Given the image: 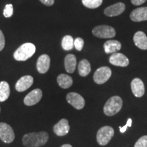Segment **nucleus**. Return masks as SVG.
<instances>
[{
  "mask_svg": "<svg viewBox=\"0 0 147 147\" xmlns=\"http://www.w3.org/2000/svg\"><path fill=\"white\" fill-rule=\"evenodd\" d=\"M49 134L46 131L27 134L23 137V144L26 147H40L49 140Z\"/></svg>",
  "mask_w": 147,
  "mask_h": 147,
  "instance_id": "nucleus-1",
  "label": "nucleus"
},
{
  "mask_svg": "<svg viewBox=\"0 0 147 147\" xmlns=\"http://www.w3.org/2000/svg\"><path fill=\"white\" fill-rule=\"evenodd\" d=\"M36 46L32 43H25L22 45L14 53V58L16 61H24L32 57L36 53Z\"/></svg>",
  "mask_w": 147,
  "mask_h": 147,
  "instance_id": "nucleus-2",
  "label": "nucleus"
},
{
  "mask_svg": "<svg viewBox=\"0 0 147 147\" xmlns=\"http://www.w3.org/2000/svg\"><path fill=\"white\" fill-rule=\"evenodd\" d=\"M122 106V99L119 96H113L109 98L104 105V113L107 116H113L120 111Z\"/></svg>",
  "mask_w": 147,
  "mask_h": 147,
  "instance_id": "nucleus-3",
  "label": "nucleus"
},
{
  "mask_svg": "<svg viewBox=\"0 0 147 147\" xmlns=\"http://www.w3.org/2000/svg\"><path fill=\"white\" fill-rule=\"evenodd\" d=\"M115 131L112 127L104 126L98 130L97 133V141L99 144L104 146L110 142L113 137Z\"/></svg>",
  "mask_w": 147,
  "mask_h": 147,
  "instance_id": "nucleus-4",
  "label": "nucleus"
},
{
  "mask_svg": "<svg viewBox=\"0 0 147 147\" xmlns=\"http://www.w3.org/2000/svg\"><path fill=\"white\" fill-rule=\"evenodd\" d=\"M92 33L95 37L99 38H112L116 35L115 29L108 25H99L92 30Z\"/></svg>",
  "mask_w": 147,
  "mask_h": 147,
  "instance_id": "nucleus-5",
  "label": "nucleus"
},
{
  "mask_svg": "<svg viewBox=\"0 0 147 147\" xmlns=\"http://www.w3.org/2000/svg\"><path fill=\"white\" fill-rule=\"evenodd\" d=\"M112 75V71L110 67L104 66L98 68L93 75V80L95 83L102 84L107 82Z\"/></svg>",
  "mask_w": 147,
  "mask_h": 147,
  "instance_id": "nucleus-6",
  "label": "nucleus"
},
{
  "mask_svg": "<svg viewBox=\"0 0 147 147\" xmlns=\"http://www.w3.org/2000/svg\"><path fill=\"white\" fill-rule=\"evenodd\" d=\"M15 138L13 129L8 124L0 123V139L5 143H11Z\"/></svg>",
  "mask_w": 147,
  "mask_h": 147,
  "instance_id": "nucleus-7",
  "label": "nucleus"
},
{
  "mask_svg": "<svg viewBox=\"0 0 147 147\" xmlns=\"http://www.w3.org/2000/svg\"><path fill=\"white\" fill-rule=\"evenodd\" d=\"M66 100L70 105L77 110L82 109L85 105L84 99L80 94L75 92L69 93L66 96Z\"/></svg>",
  "mask_w": 147,
  "mask_h": 147,
  "instance_id": "nucleus-8",
  "label": "nucleus"
},
{
  "mask_svg": "<svg viewBox=\"0 0 147 147\" xmlns=\"http://www.w3.org/2000/svg\"><path fill=\"white\" fill-rule=\"evenodd\" d=\"M42 97V91L40 89H36L29 92L24 99V104L26 106H31L36 105L41 100Z\"/></svg>",
  "mask_w": 147,
  "mask_h": 147,
  "instance_id": "nucleus-9",
  "label": "nucleus"
},
{
  "mask_svg": "<svg viewBox=\"0 0 147 147\" xmlns=\"http://www.w3.org/2000/svg\"><path fill=\"white\" fill-rule=\"evenodd\" d=\"M109 62L115 66L127 67L129 63L128 58L122 53H115L109 58Z\"/></svg>",
  "mask_w": 147,
  "mask_h": 147,
  "instance_id": "nucleus-10",
  "label": "nucleus"
},
{
  "mask_svg": "<svg viewBox=\"0 0 147 147\" xmlns=\"http://www.w3.org/2000/svg\"><path fill=\"white\" fill-rule=\"evenodd\" d=\"M69 125L68 121L65 119H62L53 127L54 133L58 136H63L67 135L69 131Z\"/></svg>",
  "mask_w": 147,
  "mask_h": 147,
  "instance_id": "nucleus-11",
  "label": "nucleus"
},
{
  "mask_svg": "<svg viewBox=\"0 0 147 147\" xmlns=\"http://www.w3.org/2000/svg\"><path fill=\"white\" fill-rule=\"evenodd\" d=\"M125 10V5L122 2H119L108 6L104 10V14L108 16H117L120 15Z\"/></svg>",
  "mask_w": 147,
  "mask_h": 147,
  "instance_id": "nucleus-12",
  "label": "nucleus"
},
{
  "mask_svg": "<svg viewBox=\"0 0 147 147\" xmlns=\"http://www.w3.org/2000/svg\"><path fill=\"white\" fill-rule=\"evenodd\" d=\"M33 83H34V78L32 76L29 75L24 76L16 82L15 85L16 90L18 92H23L28 89Z\"/></svg>",
  "mask_w": 147,
  "mask_h": 147,
  "instance_id": "nucleus-13",
  "label": "nucleus"
},
{
  "mask_svg": "<svg viewBox=\"0 0 147 147\" xmlns=\"http://www.w3.org/2000/svg\"><path fill=\"white\" fill-rule=\"evenodd\" d=\"M131 88L133 94L137 97L143 96L145 92L144 84L141 79L138 78H134L131 81Z\"/></svg>",
  "mask_w": 147,
  "mask_h": 147,
  "instance_id": "nucleus-14",
  "label": "nucleus"
},
{
  "mask_svg": "<svg viewBox=\"0 0 147 147\" xmlns=\"http://www.w3.org/2000/svg\"><path fill=\"white\" fill-rule=\"evenodd\" d=\"M51 59L48 55H42L38 58L37 61V69L40 74H45L47 72L50 67Z\"/></svg>",
  "mask_w": 147,
  "mask_h": 147,
  "instance_id": "nucleus-15",
  "label": "nucleus"
},
{
  "mask_svg": "<svg viewBox=\"0 0 147 147\" xmlns=\"http://www.w3.org/2000/svg\"><path fill=\"white\" fill-rule=\"evenodd\" d=\"M130 18L134 22L147 21V7H142L134 10L130 14Z\"/></svg>",
  "mask_w": 147,
  "mask_h": 147,
  "instance_id": "nucleus-16",
  "label": "nucleus"
},
{
  "mask_svg": "<svg viewBox=\"0 0 147 147\" xmlns=\"http://www.w3.org/2000/svg\"><path fill=\"white\" fill-rule=\"evenodd\" d=\"M134 42L138 48L142 50H147V36L144 32H138L134 34Z\"/></svg>",
  "mask_w": 147,
  "mask_h": 147,
  "instance_id": "nucleus-17",
  "label": "nucleus"
},
{
  "mask_svg": "<svg viewBox=\"0 0 147 147\" xmlns=\"http://www.w3.org/2000/svg\"><path fill=\"white\" fill-rule=\"evenodd\" d=\"M104 51L107 54L115 53L121 49V44L117 40H110L106 41L104 45Z\"/></svg>",
  "mask_w": 147,
  "mask_h": 147,
  "instance_id": "nucleus-18",
  "label": "nucleus"
},
{
  "mask_svg": "<svg viewBox=\"0 0 147 147\" xmlns=\"http://www.w3.org/2000/svg\"><path fill=\"white\" fill-rule=\"evenodd\" d=\"M65 68L68 73H73L75 71L76 67V57L74 55L69 54L65 57Z\"/></svg>",
  "mask_w": 147,
  "mask_h": 147,
  "instance_id": "nucleus-19",
  "label": "nucleus"
},
{
  "mask_svg": "<svg viewBox=\"0 0 147 147\" xmlns=\"http://www.w3.org/2000/svg\"><path fill=\"white\" fill-rule=\"evenodd\" d=\"M57 83L63 89H68L73 84V80L71 76L61 74L57 76Z\"/></svg>",
  "mask_w": 147,
  "mask_h": 147,
  "instance_id": "nucleus-20",
  "label": "nucleus"
},
{
  "mask_svg": "<svg viewBox=\"0 0 147 147\" xmlns=\"http://www.w3.org/2000/svg\"><path fill=\"white\" fill-rule=\"evenodd\" d=\"M78 73L80 76H87L91 72V64L87 59H82L78 63Z\"/></svg>",
  "mask_w": 147,
  "mask_h": 147,
  "instance_id": "nucleus-21",
  "label": "nucleus"
},
{
  "mask_svg": "<svg viewBox=\"0 0 147 147\" xmlns=\"http://www.w3.org/2000/svg\"><path fill=\"white\" fill-rule=\"evenodd\" d=\"M10 89L9 84L6 81L0 82V102H3L8 100L10 96Z\"/></svg>",
  "mask_w": 147,
  "mask_h": 147,
  "instance_id": "nucleus-22",
  "label": "nucleus"
},
{
  "mask_svg": "<svg viewBox=\"0 0 147 147\" xmlns=\"http://www.w3.org/2000/svg\"><path fill=\"white\" fill-rule=\"evenodd\" d=\"M74 40L73 38L71 36H64L61 41L62 48L65 51H70L73 49L74 47Z\"/></svg>",
  "mask_w": 147,
  "mask_h": 147,
  "instance_id": "nucleus-23",
  "label": "nucleus"
},
{
  "mask_svg": "<svg viewBox=\"0 0 147 147\" xmlns=\"http://www.w3.org/2000/svg\"><path fill=\"white\" fill-rule=\"evenodd\" d=\"M103 0H82V2L85 7L88 8L94 9L100 7L102 5Z\"/></svg>",
  "mask_w": 147,
  "mask_h": 147,
  "instance_id": "nucleus-24",
  "label": "nucleus"
},
{
  "mask_svg": "<svg viewBox=\"0 0 147 147\" xmlns=\"http://www.w3.org/2000/svg\"><path fill=\"white\" fill-rule=\"evenodd\" d=\"M13 5L12 4H7L5 5L4 10H3V15L5 18L11 17L13 14Z\"/></svg>",
  "mask_w": 147,
  "mask_h": 147,
  "instance_id": "nucleus-25",
  "label": "nucleus"
},
{
  "mask_svg": "<svg viewBox=\"0 0 147 147\" xmlns=\"http://www.w3.org/2000/svg\"><path fill=\"white\" fill-rule=\"evenodd\" d=\"M74 46L76 48V50L78 51H82V48L84 47V40L81 38H77L74 41Z\"/></svg>",
  "mask_w": 147,
  "mask_h": 147,
  "instance_id": "nucleus-26",
  "label": "nucleus"
},
{
  "mask_svg": "<svg viewBox=\"0 0 147 147\" xmlns=\"http://www.w3.org/2000/svg\"><path fill=\"white\" fill-rule=\"evenodd\" d=\"M134 147H147V136H144L139 138Z\"/></svg>",
  "mask_w": 147,
  "mask_h": 147,
  "instance_id": "nucleus-27",
  "label": "nucleus"
},
{
  "mask_svg": "<svg viewBox=\"0 0 147 147\" xmlns=\"http://www.w3.org/2000/svg\"><path fill=\"white\" fill-rule=\"evenodd\" d=\"M132 123V120L131 119H129L127 122L125 124V125L123 127H119V129H120V131L121 133H125L128 127H131Z\"/></svg>",
  "mask_w": 147,
  "mask_h": 147,
  "instance_id": "nucleus-28",
  "label": "nucleus"
},
{
  "mask_svg": "<svg viewBox=\"0 0 147 147\" xmlns=\"http://www.w3.org/2000/svg\"><path fill=\"white\" fill-rule=\"evenodd\" d=\"M5 47V38L3 32L0 30V51L3 50Z\"/></svg>",
  "mask_w": 147,
  "mask_h": 147,
  "instance_id": "nucleus-29",
  "label": "nucleus"
},
{
  "mask_svg": "<svg viewBox=\"0 0 147 147\" xmlns=\"http://www.w3.org/2000/svg\"><path fill=\"white\" fill-rule=\"evenodd\" d=\"M41 2L46 5H49V6H51L54 4L55 0H40Z\"/></svg>",
  "mask_w": 147,
  "mask_h": 147,
  "instance_id": "nucleus-30",
  "label": "nucleus"
},
{
  "mask_svg": "<svg viewBox=\"0 0 147 147\" xmlns=\"http://www.w3.org/2000/svg\"><path fill=\"white\" fill-rule=\"evenodd\" d=\"M146 0H131V2L135 5H140L146 2Z\"/></svg>",
  "mask_w": 147,
  "mask_h": 147,
  "instance_id": "nucleus-31",
  "label": "nucleus"
},
{
  "mask_svg": "<svg viewBox=\"0 0 147 147\" xmlns=\"http://www.w3.org/2000/svg\"><path fill=\"white\" fill-rule=\"evenodd\" d=\"M61 147H72V146H71V145H70V144H63V145H62L61 146Z\"/></svg>",
  "mask_w": 147,
  "mask_h": 147,
  "instance_id": "nucleus-32",
  "label": "nucleus"
},
{
  "mask_svg": "<svg viewBox=\"0 0 147 147\" xmlns=\"http://www.w3.org/2000/svg\"><path fill=\"white\" fill-rule=\"evenodd\" d=\"M0 112H1V108H0Z\"/></svg>",
  "mask_w": 147,
  "mask_h": 147,
  "instance_id": "nucleus-33",
  "label": "nucleus"
}]
</instances>
